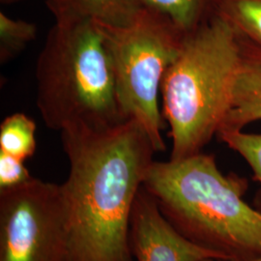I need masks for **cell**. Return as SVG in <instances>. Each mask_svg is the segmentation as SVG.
Returning a JSON list of instances; mask_svg holds the SVG:
<instances>
[{"instance_id":"cell-11","label":"cell","mask_w":261,"mask_h":261,"mask_svg":"<svg viewBox=\"0 0 261 261\" xmlns=\"http://www.w3.org/2000/svg\"><path fill=\"white\" fill-rule=\"evenodd\" d=\"M36 147V123L29 116L17 112L2 121L0 151L24 162L34 155Z\"/></svg>"},{"instance_id":"cell-5","label":"cell","mask_w":261,"mask_h":261,"mask_svg":"<svg viewBox=\"0 0 261 261\" xmlns=\"http://www.w3.org/2000/svg\"><path fill=\"white\" fill-rule=\"evenodd\" d=\"M99 24L112 54L123 112L144 127L157 152L164 151V116L159 97L164 76L179 55L186 34L147 7L128 25Z\"/></svg>"},{"instance_id":"cell-15","label":"cell","mask_w":261,"mask_h":261,"mask_svg":"<svg viewBox=\"0 0 261 261\" xmlns=\"http://www.w3.org/2000/svg\"><path fill=\"white\" fill-rule=\"evenodd\" d=\"M31 177L23 161L0 151V190L19 186Z\"/></svg>"},{"instance_id":"cell-14","label":"cell","mask_w":261,"mask_h":261,"mask_svg":"<svg viewBox=\"0 0 261 261\" xmlns=\"http://www.w3.org/2000/svg\"><path fill=\"white\" fill-rule=\"evenodd\" d=\"M217 136L248 163L254 177L261 184V134L244 130H222Z\"/></svg>"},{"instance_id":"cell-4","label":"cell","mask_w":261,"mask_h":261,"mask_svg":"<svg viewBox=\"0 0 261 261\" xmlns=\"http://www.w3.org/2000/svg\"><path fill=\"white\" fill-rule=\"evenodd\" d=\"M240 35L216 14L187 34L162 84L171 160L200 153L229 112L240 63Z\"/></svg>"},{"instance_id":"cell-13","label":"cell","mask_w":261,"mask_h":261,"mask_svg":"<svg viewBox=\"0 0 261 261\" xmlns=\"http://www.w3.org/2000/svg\"><path fill=\"white\" fill-rule=\"evenodd\" d=\"M37 36L36 24L23 19H12L0 13V61L6 63L28 47Z\"/></svg>"},{"instance_id":"cell-16","label":"cell","mask_w":261,"mask_h":261,"mask_svg":"<svg viewBox=\"0 0 261 261\" xmlns=\"http://www.w3.org/2000/svg\"><path fill=\"white\" fill-rule=\"evenodd\" d=\"M2 4H5V5H10V4H15L17 2L19 1H22V0H0Z\"/></svg>"},{"instance_id":"cell-3","label":"cell","mask_w":261,"mask_h":261,"mask_svg":"<svg viewBox=\"0 0 261 261\" xmlns=\"http://www.w3.org/2000/svg\"><path fill=\"white\" fill-rule=\"evenodd\" d=\"M37 107L49 129H108L128 120L98 22H56L36 64Z\"/></svg>"},{"instance_id":"cell-9","label":"cell","mask_w":261,"mask_h":261,"mask_svg":"<svg viewBox=\"0 0 261 261\" xmlns=\"http://www.w3.org/2000/svg\"><path fill=\"white\" fill-rule=\"evenodd\" d=\"M56 22L90 20L110 27L130 24L145 7L142 0H46Z\"/></svg>"},{"instance_id":"cell-2","label":"cell","mask_w":261,"mask_h":261,"mask_svg":"<svg viewBox=\"0 0 261 261\" xmlns=\"http://www.w3.org/2000/svg\"><path fill=\"white\" fill-rule=\"evenodd\" d=\"M142 186L192 242L218 252L224 261L261 256V212L244 200L247 180L223 173L213 155L200 152L154 161Z\"/></svg>"},{"instance_id":"cell-6","label":"cell","mask_w":261,"mask_h":261,"mask_svg":"<svg viewBox=\"0 0 261 261\" xmlns=\"http://www.w3.org/2000/svg\"><path fill=\"white\" fill-rule=\"evenodd\" d=\"M0 261H70L61 184L31 177L0 190Z\"/></svg>"},{"instance_id":"cell-7","label":"cell","mask_w":261,"mask_h":261,"mask_svg":"<svg viewBox=\"0 0 261 261\" xmlns=\"http://www.w3.org/2000/svg\"><path fill=\"white\" fill-rule=\"evenodd\" d=\"M130 248L135 261H224L218 252L192 242L176 230L143 186L130 216Z\"/></svg>"},{"instance_id":"cell-17","label":"cell","mask_w":261,"mask_h":261,"mask_svg":"<svg viewBox=\"0 0 261 261\" xmlns=\"http://www.w3.org/2000/svg\"><path fill=\"white\" fill-rule=\"evenodd\" d=\"M203 261H221V260H216V259H206V260ZM247 261H261V256L259 257H256V258H253V259H251V260H247Z\"/></svg>"},{"instance_id":"cell-10","label":"cell","mask_w":261,"mask_h":261,"mask_svg":"<svg viewBox=\"0 0 261 261\" xmlns=\"http://www.w3.org/2000/svg\"><path fill=\"white\" fill-rule=\"evenodd\" d=\"M145 7L164 15L184 34L200 28L217 14L220 0H142Z\"/></svg>"},{"instance_id":"cell-12","label":"cell","mask_w":261,"mask_h":261,"mask_svg":"<svg viewBox=\"0 0 261 261\" xmlns=\"http://www.w3.org/2000/svg\"><path fill=\"white\" fill-rule=\"evenodd\" d=\"M217 14L243 38L261 47V0H220Z\"/></svg>"},{"instance_id":"cell-1","label":"cell","mask_w":261,"mask_h":261,"mask_svg":"<svg viewBox=\"0 0 261 261\" xmlns=\"http://www.w3.org/2000/svg\"><path fill=\"white\" fill-rule=\"evenodd\" d=\"M70 172L61 184L70 225V261H135L130 216L157 152L130 118L108 129L61 130Z\"/></svg>"},{"instance_id":"cell-8","label":"cell","mask_w":261,"mask_h":261,"mask_svg":"<svg viewBox=\"0 0 261 261\" xmlns=\"http://www.w3.org/2000/svg\"><path fill=\"white\" fill-rule=\"evenodd\" d=\"M240 45L232 103L218 133L244 130L249 124L261 121V47L241 35Z\"/></svg>"}]
</instances>
